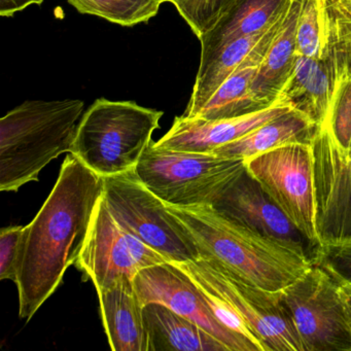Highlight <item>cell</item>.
I'll use <instances>...</instances> for the list:
<instances>
[{"mask_svg":"<svg viewBox=\"0 0 351 351\" xmlns=\"http://www.w3.org/2000/svg\"><path fill=\"white\" fill-rule=\"evenodd\" d=\"M213 206L229 219L311 258L307 240L246 169Z\"/></svg>","mask_w":351,"mask_h":351,"instance_id":"obj_12","label":"cell"},{"mask_svg":"<svg viewBox=\"0 0 351 351\" xmlns=\"http://www.w3.org/2000/svg\"><path fill=\"white\" fill-rule=\"evenodd\" d=\"M143 319L147 351H229L204 328L163 304H147Z\"/></svg>","mask_w":351,"mask_h":351,"instance_id":"obj_17","label":"cell"},{"mask_svg":"<svg viewBox=\"0 0 351 351\" xmlns=\"http://www.w3.org/2000/svg\"><path fill=\"white\" fill-rule=\"evenodd\" d=\"M167 262L159 252L123 229L102 196L96 207L77 267L93 281L97 293L121 278L134 280L143 269Z\"/></svg>","mask_w":351,"mask_h":351,"instance_id":"obj_10","label":"cell"},{"mask_svg":"<svg viewBox=\"0 0 351 351\" xmlns=\"http://www.w3.org/2000/svg\"><path fill=\"white\" fill-rule=\"evenodd\" d=\"M315 129V123L307 114L293 108L213 153L247 159L289 143H310Z\"/></svg>","mask_w":351,"mask_h":351,"instance_id":"obj_19","label":"cell"},{"mask_svg":"<svg viewBox=\"0 0 351 351\" xmlns=\"http://www.w3.org/2000/svg\"><path fill=\"white\" fill-rule=\"evenodd\" d=\"M322 59L326 63L332 89L351 77V11L338 0H324V48Z\"/></svg>","mask_w":351,"mask_h":351,"instance_id":"obj_22","label":"cell"},{"mask_svg":"<svg viewBox=\"0 0 351 351\" xmlns=\"http://www.w3.org/2000/svg\"><path fill=\"white\" fill-rule=\"evenodd\" d=\"M104 197L117 223L173 264L200 258L186 226L145 186L135 170L104 178Z\"/></svg>","mask_w":351,"mask_h":351,"instance_id":"obj_7","label":"cell"},{"mask_svg":"<svg viewBox=\"0 0 351 351\" xmlns=\"http://www.w3.org/2000/svg\"><path fill=\"white\" fill-rule=\"evenodd\" d=\"M295 42L298 56L322 58L324 48V0H301Z\"/></svg>","mask_w":351,"mask_h":351,"instance_id":"obj_24","label":"cell"},{"mask_svg":"<svg viewBox=\"0 0 351 351\" xmlns=\"http://www.w3.org/2000/svg\"><path fill=\"white\" fill-rule=\"evenodd\" d=\"M279 96L295 110L307 114L316 126H322L334 97L332 82L324 60L297 55L293 75Z\"/></svg>","mask_w":351,"mask_h":351,"instance_id":"obj_20","label":"cell"},{"mask_svg":"<svg viewBox=\"0 0 351 351\" xmlns=\"http://www.w3.org/2000/svg\"><path fill=\"white\" fill-rule=\"evenodd\" d=\"M304 351H351V324L337 281L314 265L281 291Z\"/></svg>","mask_w":351,"mask_h":351,"instance_id":"obj_9","label":"cell"},{"mask_svg":"<svg viewBox=\"0 0 351 351\" xmlns=\"http://www.w3.org/2000/svg\"><path fill=\"white\" fill-rule=\"evenodd\" d=\"M301 0H293L285 22L263 59L254 80L252 93L254 99L270 106L291 79L297 58V23Z\"/></svg>","mask_w":351,"mask_h":351,"instance_id":"obj_18","label":"cell"},{"mask_svg":"<svg viewBox=\"0 0 351 351\" xmlns=\"http://www.w3.org/2000/svg\"><path fill=\"white\" fill-rule=\"evenodd\" d=\"M266 32L234 40L217 54L206 69L198 71L192 96L182 114L184 118L193 119L197 116L221 84L247 58Z\"/></svg>","mask_w":351,"mask_h":351,"instance_id":"obj_21","label":"cell"},{"mask_svg":"<svg viewBox=\"0 0 351 351\" xmlns=\"http://www.w3.org/2000/svg\"><path fill=\"white\" fill-rule=\"evenodd\" d=\"M245 171L242 158L213 153L170 151L152 141L135 173L165 204L213 205Z\"/></svg>","mask_w":351,"mask_h":351,"instance_id":"obj_6","label":"cell"},{"mask_svg":"<svg viewBox=\"0 0 351 351\" xmlns=\"http://www.w3.org/2000/svg\"><path fill=\"white\" fill-rule=\"evenodd\" d=\"M134 287L143 307L149 303L167 306L204 328L229 351H258L247 339L219 322L194 281L173 263L143 269L134 278Z\"/></svg>","mask_w":351,"mask_h":351,"instance_id":"obj_11","label":"cell"},{"mask_svg":"<svg viewBox=\"0 0 351 351\" xmlns=\"http://www.w3.org/2000/svg\"><path fill=\"white\" fill-rule=\"evenodd\" d=\"M98 293L104 330L112 351H147L143 305L134 280L121 278Z\"/></svg>","mask_w":351,"mask_h":351,"instance_id":"obj_16","label":"cell"},{"mask_svg":"<svg viewBox=\"0 0 351 351\" xmlns=\"http://www.w3.org/2000/svg\"><path fill=\"white\" fill-rule=\"evenodd\" d=\"M293 108L279 96L269 108L237 118L202 120L176 117L170 130L154 143L157 147L170 151L213 153Z\"/></svg>","mask_w":351,"mask_h":351,"instance_id":"obj_13","label":"cell"},{"mask_svg":"<svg viewBox=\"0 0 351 351\" xmlns=\"http://www.w3.org/2000/svg\"><path fill=\"white\" fill-rule=\"evenodd\" d=\"M102 196L104 178L69 153L46 202L22 231L15 280L20 317L29 322L77 264Z\"/></svg>","mask_w":351,"mask_h":351,"instance_id":"obj_1","label":"cell"},{"mask_svg":"<svg viewBox=\"0 0 351 351\" xmlns=\"http://www.w3.org/2000/svg\"><path fill=\"white\" fill-rule=\"evenodd\" d=\"M340 289L341 298L344 303L345 310H346L347 316L351 324V285L347 283L337 282Z\"/></svg>","mask_w":351,"mask_h":351,"instance_id":"obj_29","label":"cell"},{"mask_svg":"<svg viewBox=\"0 0 351 351\" xmlns=\"http://www.w3.org/2000/svg\"><path fill=\"white\" fill-rule=\"evenodd\" d=\"M289 10V8L265 32L264 36L254 47L252 52L248 55L247 58L221 84V87L209 98L208 101L193 119L221 120V119L237 118V117L245 116V114L269 108L254 99L250 87L263 59L266 56L271 44L276 38L285 22Z\"/></svg>","mask_w":351,"mask_h":351,"instance_id":"obj_14","label":"cell"},{"mask_svg":"<svg viewBox=\"0 0 351 351\" xmlns=\"http://www.w3.org/2000/svg\"><path fill=\"white\" fill-rule=\"evenodd\" d=\"M194 281L211 313L258 351H304L281 291L248 285L205 256L176 264Z\"/></svg>","mask_w":351,"mask_h":351,"instance_id":"obj_3","label":"cell"},{"mask_svg":"<svg viewBox=\"0 0 351 351\" xmlns=\"http://www.w3.org/2000/svg\"><path fill=\"white\" fill-rule=\"evenodd\" d=\"M312 261L337 282L351 285V238L320 246Z\"/></svg>","mask_w":351,"mask_h":351,"instance_id":"obj_26","label":"cell"},{"mask_svg":"<svg viewBox=\"0 0 351 351\" xmlns=\"http://www.w3.org/2000/svg\"><path fill=\"white\" fill-rule=\"evenodd\" d=\"M44 0H0V15L12 17L32 5H42Z\"/></svg>","mask_w":351,"mask_h":351,"instance_id":"obj_28","label":"cell"},{"mask_svg":"<svg viewBox=\"0 0 351 351\" xmlns=\"http://www.w3.org/2000/svg\"><path fill=\"white\" fill-rule=\"evenodd\" d=\"M293 0H236L201 42L199 71L206 69L234 40L266 32L289 9Z\"/></svg>","mask_w":351,"mask_h":351,"instance_id":"obj_15","label":"cell"},{"mask_svg":"<svg viewBox=\"0 0 351 351\" xmlns=\"http://www.w3.org/2000/svg\"><path fill=\"white\" fill-rule=\"evenodd\" d=\"M245 169L305 237L311 258L320 246L310 143H289L244 159Z\"/></svg>","mask_w":351,"mask_h":351,"instance_id":"obj_8","label":"cell"},{"mask_svg":"<svg viewBox=\"0 0 351 351\" xmlns=\"http://www.w3.org/2000/svg\"><path fill=\"white\" fill-rule=\"evenodd\" d=\"M201 38L229 11L236 0H167Z\"/></svg>","mask_w":351,"mask_h":351,"instance_id":"obj_25","label":"cell"},{"mask_svg":"<svg viewBox=\"0 0 351 351\" xmlns=\"http://www.w3.org/2000/svg\"><path fill=\"white\" fill-rule=\"evenodd\" d=\"M167 0H69L80 13L97 16L121 26L149 21Z\"/></svg>","mask_w":351,"mask_h":351,"instance_id":"obj_23","label":"cell"},{"mask_svg":"<svg viewBox=\"0 0 351 351\" xmlns=\"http://www.w3.org/2000/svg\"><path fill=\"white\" fill-rule=\"evenodd\" d=\"M85 104L79 99L29 100L0 120V191L18 192L38 182L53 160L71 153Z\"/></svg>","mask_w":351,"mask_h":351,"instance_id":"obj_4","label":"cell"},{"mask_svg":"<svg viewBox=\"0 0 351 351\" xmlns=\"http://www.w3.org/2000/svg\"><path fill=\"white\" fill-rule=\"evenodd\" d=\"M338 1L343 5V7L346 8L347 10L351 11V0H338Z\"/></svg>","mask_w":351,"mask_h":351,"instance_id":"obj_30","label":"cell"},{"mask_svg":"<svg viewBox=\"0 0 351 351\" xmlns=\"http://www.w3.org/2000/svg\"><path fill=\"white\" fill-rule=\"evenodd\" d=\"M23 226L3 228L0 231V279L13 280L17 276V258Z\"/></svg>","mask_w":351,"mask_h":351,"instance_id":"obj_27","label":"cell"},{"mask_svg":"<svg viewBox=\"0 0 351 351\" xmlns=\"http://www.w3.org/2000/svg\"><path fill=\"white\" fill-rule=\"evenodd\" d=\"M163 114L133 101L97 99L80 122L71 154L101 178L132 171Z\"/></svg>","mask_w":351,"mask_h":351,"instance_id":"obj_5","label":"cell"},{"mask_svg":"<svg viewBox=\"0 0 351 351\" xmlns=\"http://www.w3.org/2000/svg\"><path fill=\"white\" fill-rule=\"evenodd\" d=\"M166 206L186 226L200 256L248 285L276 293L313 266L309 254L229 219L213 205Z\"/></svg>","mask_w":351,"mask_h":351,"instance_id":"obj_2","label":"cell"}]
</instances>
